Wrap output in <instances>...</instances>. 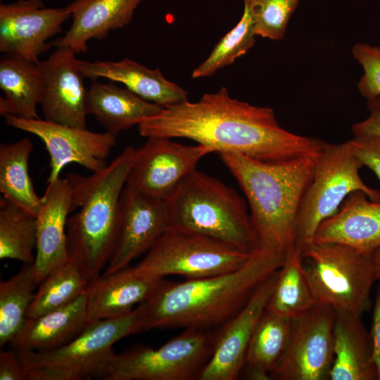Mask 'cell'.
<instances>
[{
    "label": "cell",
    "mask_w": 380,
    "mask_h": 380,
    "mask_svg": "<svg viewBox=\"0 0 380 380\" xmlns=\"http://www.w3.org/2000/svg\"><path fill=\"white\" fill-rule=\"evenodd\" d=\"M352 53L363 69L357 83L360 94L367 100L380 96V46L360 42Z\"/></svg>",
    "instance_id": "obj_35"
},
{
    "label": "cell",
    "mask_w": 380,
    "mask_h": 380,
    "mask_svg": "<svg viewBox=\"0 0 380 380\" xmlns=\"http://www.w3.org/2000/svg\"><path fill=\"white\" fill-rule=\"evenodd\" d=\"M300 0H243L251 11L256 36L284 38L289 21Z\"/></svg>",
    "instance_id": "obj_34"
},
{
    "label": "cell",
    "mask_w": 380,
    "mask_h": 380,
    "mask_svg": "<svg viewBox=\"0 0 380 380\" xmlns=\"http://www.w3.org/2000/svg\"><path fill=\"white\" fill-rule=\"evenodd\" d=\"M373 253L336 243H312L303 248V265L317 303L358 316L367 312L378 280Z\"/></svg>",
    "instance_id": "obj_7"
},
{
    "label": "cell",
    "mask_w": 380,
    "mask_h": 380,
    "mask_svg": "<svg viewBox=\"0 0 380 380\" xmlns=\"http://www.w3.org/2000/svg\"><path fill=\"white\" fill-rule=\"evenodd\" d=\"M376 287L374 305L372 331L370 332L373 357L376 369L377 379L380 380V280Z\"/></svg>",
    "instance_id": "obj_39"
},
{
    "label": "cell",
    "mask_w": 380,
    "mask_h": 380,
    "mask_svg": "<svg viewBox=\"0 0 380 380\" xmlns=\"http://www.w3.org/2000/svg\"><path fill=\"white\" fill-rule=\"evenodd\" d=\"M363 167L348 141L326 143L316 158L312 180L303 196L298 219L295 247L303 251L313 243L320 224L334 215L353 192H364L380 201V191L360 176Z\"/></svg>",
    "instance_id": "obj_8"
},
{
    "label": "cell",
    "mask_w": 380,
    "mask_h": 380,
    "mask_svg": "<svg viewBox=\"0 0 380 380\" xmlns=\"http://www.w3.org/2000/svg\"><path fill=\"white\" fill-rule=\"evenodd\" d=\"M278 271L257 288L236 315L218 328L213 355L198 380H236L241 376L250 340L266 309Z\"/></svg>",
    "instance_id": "obj_17"
},
{
    "label": "cell",
    "mask_w": 380,
    "mask_h": 380,
    "mask_svg": "<svg viewBox=\"0 0 380 380\" xmlns=\"http://www.w3.org/2000/svg\"><path fill=\"white\" fill-rule=\"evenodd\" d=\"M250 255L209 236L170 227L132 267L136 274L153 281L168 275L201 279L236 270Z\"/></svg>",
    "instance_id": "obj_9"
},
{
    "label": "cell",
    "mask_w": 380,
    "mask_h": 380,
    "mask_svg": "<svg viewBox=\"0 0 380 380\" xmlns=\"http://www.w3.org/2000/svg\"><path fill=\"white\" fill-rule=\"evenodd\" d=\"M145 331L141 304L118 318L88 323L65 345L49 351H16L28 380L105 379L115 355L113 346L122 338Z\"/></svg>",
    "instance_id": "obj_6"
},
{
    "label": "cell",
    "mask_w": 380,
    "mask_h": 380,
    "mask_svg": "<svg viewBox=\"0 0 380 380\" xmlns=\"http://www.w3.org/2000/svg\"><path fill=\"white\" fill-rule=\"evenodd\" d=\"M313 243H336L373 251L380 246V201L351 193L338 210L318 227Z\"/></svg>",
    "instance_id": "obj_19"
},
{
    "label": "cell",
    "mask_w": 380,
    "mask_h": 380,
    "mask_svg": "<svg viewBox=\"0 0 380 380\" xmlns=\"http://www.w3.org/2000/svg\"><path fill=\"white\" fill-rule=\"evenodd\" d=\"M142 0H75L66 7L72 19L63 37L51 45L65 46L76 53L88 49L91 39H101L115 29L128 25Z\"/></svg>",
    "instance_id": "obj_20"
},
{
    "label": "cell",
    "mask_w": 380,
    "mask_h": 380,
    "mask_svg": "<svg viewBox=\"0 0 380 380\" xmlns=\"http://www.w3.org/2000/svg\"><path fill=\"white\" fill-rule=\"evenodd\" d=\"M76 53L57 46L37 63L43 82L40 106L45 120L86 128L87 93Z\"/></svg>",
    "instance_id": "obj_16"
},
{
    "label": "cell",
    "mask_w": 380,
    "mask_h": 380,
    "mask_svg": "<svg viewBox=\"0 0 380 380\" xmlns=\"http://www.w3.org/2000/svg\"><path fill=\"white\" fill-rule=\"evenodd\" d=\"M87 291L73 302L27 319L9 343L15 351H49L76 338L87 326Z\"/></svg>",
    "instance_id": "obj_23"
},
{
    "label": "cell",
    "mask_w": 380,
    "mask_h": 380,
    "mask_svg": "<svg viewBox=\"0 0 380 380\" xmlns=\"http://www.w3.org/2000/svg\"><path fill=\"white\" fill-rule=\"evenodd\" d=\"M165 201L170 227L203 234L249 253L255 248L247 202L218 179L196 169Z\"/></svg>",
    "instance_id": "obj_5"
},
{
    "label": "cell",
    "mask_w": 380,
    "mask_h": 380,
    "mask_svg": "<svg viewBox=\"0 0 380 380\" xmlns=\"http://www.w3.org/2000/svg\"><path fill=\"white\" fill-rule=\"evenodd\" d=\"M331 380L377 379L370 333L360 316L336 311Z\"/></svg>",
    "instance_id": "obj_24"
},
{
    "label": "cell",
    "mask_w": 380,
    "mask_h": 380,
    "mask_svg": "<svg viewBox=\"0 0 380 380\" xmlns=\"http://www.w3.org/2000/svg\"><path fill=\"white\" fill-rule=\"evenodd\" d=\"M37 284L33 264L23 265L17 274L0 282L1 348L9 344L25 324Z\"/></svg>",
    "instance_id": "obj_30"
},
{
    "label": "cell",
    "mask_w": 380,
    "mask_h": 380,
    "mask_svg": "<svg viewBox=\"0 0 380 380\" xmlns=\"http://www.w3.org/2000/svg\"><path fill=\"white\" fill-rule=\"evenodd\" d=\"M336 310L317 303L303 317L293 320L287 350L272 379H329L334 361V324Z\"/></svg>",
    "instance_id": "obj_12"
},
{
    "label": "cell",
    "mask_w": 380,
    "mask_h": 380,
    "mask_svg": "<svg viewBox=\"0 0 380 380\" xmlns=\"http://www.w3.org/2000/svg\"><path fill=\"white\" fill-rule=\"evenodd\" d=\"M317 304L304 268L302 250L295 247L279 269L266 310L293 321L305 316Z\"/></svg>",
    "instance_id": "obj_28"
},
{
    "label": "cell",
    "mask_w": 380,
    "mask_h": 380,
    "mask_svg": "<svg viewBox=\"0 0 380 380\" xmlns=\"http://www.w3.org/2000/svg\"><path fill=\"white\" fill-rule=\"evenodd\" d=\"M79 66L84 77L93 81L103 77L122 83L140 98L163 108L188 97L184 89L167 80L158 68L149 69L127 58L120 61L80 60Z\"/></svg>",
    "instance_id": "obj_21"
},
{
    "label": "cell",
    "mask_w": 380,
    "mask_h": 380,
    "mask_svg": "<svg viewBox=\"0 0 380 380\" xmlns=\"http://www.w3.org/2000/svg\"><path fill=\"white\" fill-rule=\"evenodd\" d=\"M292 322V320L265 309L247 348L241 371L246 379H272V374L287 350Z\"/></svg>",
    "instance_id": "obj_27"
},
{
    "label": "cell",
    "mask_w": 380,
    "mask_h": 380,
    "mask_svg": "<svg viewBox=\"0 0 380 380\" xmlns=\"http://www.w3.org/2000/svg\"><path fill=\"white\" fill-rule=\"evenodd\" d=\"M170 228L165 200L146 195L125 184L120 199V231L115 251L103 275L127 267L146 253Z\"/></svg>",
    "instance_id": "obj_15"
},
{
    "label": "cell",
    "mask_w": 380,
    "mask_h": 380,
    "mask_svg": "<svg viewBox=\"0 0 380 380\" xmlns=\"http://www.w3.org/2000/svg\"><path fill=\"white\" fill-rule=\"evenodd\" d=\"M136 156L127 146L103 170L89 176L67 175L72 189V211L67 220L70 260L90 283L100 277L116 249L120 231V199Z\"/></svg>",
    "instance_id": "obj_4"
},
{
    "label": "cell",
    "mask_w": 380,
    "mask_h": 380,
    "mask_svg": "<svg viewBox=\"0 0 380 380\" xmlns=\"http://www.w3.org/2000/svg\"><path fill=\"white\" fill-rule=\"evenodd\" d=\"M218 154L246 198L256 240L254 250L286 257L295 248L300 208L318 155L267 162L236 153Z\"/></svg>",
    "instance_id": "obj_3"
},
{
    "label": "cell",
    "mask_w": 380,
    "mask_h": 380,
    "mask_svg": "<svg viewBox=\"0 0 380 380\" xmlns=\"http://www.w3.org/2000/svg\"><path fill=\"white\" fill-rule=\"evenodd\" d=\"M373 255L377 274V278L379 281L380 280V246H379L374 251Z\"/></svg>",
    "instance_id": "obj_40"
},
{
    "label": "cell",
    "mask_w": 380,
    "mask_h": 380,
    "mask_svg": "<svg viewBox=\"0 0 380 380\" xmlns=\"http://www.w3.org/2000/svg\"><path fill=\"white\" fill-rule=\"evenodd\" d=\"M285 258L256 249L241 267L230 272L182 282L158 280L148 298L141 303L145 331L158 328L220 327L242 309Z\"/></svg>",
    "instance_id": "obj_2"
},
{
    "label": "cell",
    "mask_w": 380,
    "mask_h": 380,
    "mask_svg": "<svg viewBox=\"0 0 380 380\" xmlns=\"http://www.w3.org/2000/svg\"><path fill=\"white\" fill-rule=\"evenodd\" d=\"M7 125L38 137L50 156V173L47 183L60 177L63 168L77 163L96 172L105 168L106 160L116 144L117 137L105 132H95L86 128L68 126L39 119L5 117Z\"/></svg>",
    "instance_id": "obj_11"
},
{
    "label": "cell",
    "mask_w": 380,
    "mask_h": 380,
    "mask_svg": "<svg viewBox=\"0 0 380 380\" xmlns=\"http://www.w3.org/2000/svg\"><path fill=\"white\" fill-rule=\"evenodd\" d=\"M156 281L138 275L129 265L99 277L87 289L88 323L130 313L148 298Z\"/></svg>",
    "instance_id": "obj_22"
},
{
    "label": "cell",
    "mask_w": 380,
    "mask_h": 380,
    "mask_svg": "<svg viewBox=\"0 0 380 380\" xmlns=\"http://www.w3.org/2000/svg\"><path fill=\"white\" fill-rule=\"evenodd\" d=\"M71 14L67 7L46 8L42 0H18L0 4V52L34 63L62 30Z\"/></svg>",
    "instance_id": "obj_14"
},
{
    "label": "cell",
    "mask_w": 380,
    "mask_h": 380,
    "mask_svg": "<svg viewBox=\"0 0 380 380\" xmlns=\"http://www.w3.org/2000/svg\"><path fill=\"white\" fill-rule=\"evenodd\" d=\"M368 116L352 126L353 136L380 137V96L367 100Z\"/></svg>",
    "instance_id": "obj_37"
},
{
    "label": "cell",
    "mask_w": 380,
    "mask_h": 380,
    "mask_svg": "<svg viewBox=\"0 0 380 380\" xmlns=\"http://www.w3.org/2000/svg\"><path fill=\"white\" fill-rule=\"evenodd\" d=\"M37 244L36 216L4 197L0 199V258L34 262Z\"/></svg>",
    "instance_id": "obj_31"
},
{
    "label": "cell",
    "mask_w": 380,
    "mask_h": 380,
    "mask_svg": "<svg viewBox=\"0 0 380 380\" xmlns=\"http://www.w3.org/2000/svg\"><path fill=\"white\" fill-rule=\"evenodd\" d=\"M86 105L87 114L93 115L106 132L116 137L163 109L127 88L96 80L87 90Z\"/></svg>",
    "instance_id": "obj_25"
},
{
    "label": "cell",
    "mask_w": 380,
    "mask_h": 380,
    "mask_svg": "<svg viewBox=\"0 0 380 380\" xmlns=\"http://www.w3.org/2000/svg\"><path fill=\"white\" fill-rule=\"evenodd\" d=\"M43 203L36 215L37 244L33 263L40 284L54 269L70 261L65 227L72 212V189L68 177L48 184Z\"/></svg>",
    "instance_id": "obj_18"
},
{
    "label": "cell",
    "mask_w": 380,
    "mask_h": 380,
    "mask_svg": "<svg viewBox=\"0 0 380 380\" xmlns=\"http://www.w3.org/2000/svg\"><path fill=\"white\" fill-rule=\"evenodd\" d=\"M147 138H186L215 153H236L267 162L317 156L327 142L283 128L274 111L230 96L227 89L163 108L138 125Z\"/></svg>",
    "instance_id": "obj_1"
},
{
    "label": "cell",
    "mask_w": 380,
    "mask_h": 380,
    "mask_svg": "<svg viewBox=\"0 0 380 380\" xmlns=\"http://www.w3.org/2000/svg\"><path fill=\"white\" fill-rule=\"evenodd\" d=\"M203 144L184 145L167 138H147L136 148L126 184L151 197L167 200L205 156L214 153Z\"/></svg>",
    "instance_id": "obj_13"
},
{
    "label": "cell",
    "mask_w": 380,
    "mask_h": 380,
    "mask_svg": "<svg viewBox=\"0 0 380 380\" xmlns=\"http://www.w3.org/2000/svg\"><path fill=\"white\" fill-rule=\"evenodd\" d=\"M32 149L29 138L0 144V192L2 197L36 216L43 198L36 194L29 175Z\"/></svg>",
    "instance_id": "obj_29"
},
{
    "label": "cell",
    "mask_w": 380,
    "mask_h": 380,
    "mask_svg": "<svg viewBox=\"0 0 380 380\" xmlns=\"http://www.w3.org/2000/svg\"><path fill=\"white\" fill-rule=\"evenodd\" d=\"M0 115L25 119H39L43 82L37 63L5 55L0 61Z\"/></svg>",
    "instance_id": "obj_26"
},
{
    "label": "cell",
    "mask_w": 380,
    "mask_h": 380,
    "mask_svg": "<svg viewBox=\"0 0 380 380\" xmlns=\"http://www.w3.org/2000/svg\"><path fill=\"white\" fill-rule=\"evenodd\" d=\"M347 141L362 165L370 169L380 181V137L354 136Z\"/></svg>",
    "instance_id": "obj_36"
},
{
    "label": "cell",
    "mask_w": 380,
    "mask_h": 380,
    "mask_svg": "<svg viewBox=\"0 0 380 380\" xmlns=\"http://www.w3.org/2000/svg\"><path fill=\"white\" fill-rule=\"evenodd\" d=\"M0 380H28L27 373L13 349L0 353Z\"/></svg>",
    "instance_id": "obj_38"
},
{
    "label": "cell",
    "mask_w": 380,
    "mask_h": 380,
    "mask_svg": "<svg viewBox=\"0 0 380 380\" xmlns=\"http://www.w3.org/2000/svg\"><path fill=\"white\" fill-rule=\"evenodd\" d=\"M254 21L248 7L244 5L239 23L216 44L208 58L192 72L193 78L213 75L246 54L255 42Z\"/></svg>",
    "instance_id": "obj_33"
},
{
    "label": "cell",
    "mask_w": 380,
    "mask_h": 380,
    "mask_svg": "<svg viewBox=\"0 0 380 380\" xmlns=\"http://www.w3.org/2000/svg\"><path fill=\"white\" fill-rule=\"evenodd\" d=\"M89 284L70 260L52 270L39 284L27 311V318H36L68 305L86 292Z\"/></svg>",
    "instance_id": "obj_32"
},
{
    "label": "cell",
    "mask_w": 380,
    "mask_h": 380,
    "mask_svg": "<svg viewBox=\"0 0 380 380\" xmlns=\"http://www.w3.org/2000/svg\"><path fill=\"white\" fill-rule=\"evenodd\" d=\"M217 329H184L158 348L134 345L115 354L105 380H198L210 360Z\"/></svg>",
    "instance_id": "obj_10"
}]
</instances>
